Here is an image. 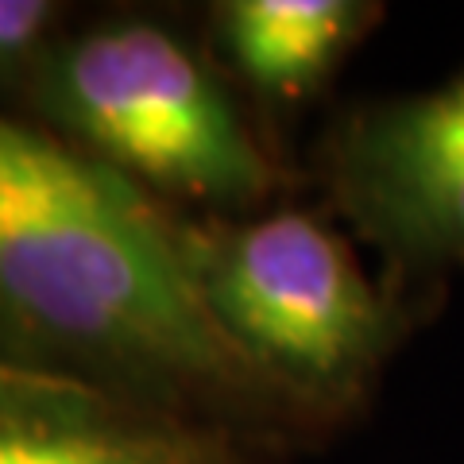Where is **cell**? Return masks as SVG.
I'll return each mask as SVG.
<instances>
[{
  "label": "cell",
  "instance_id": "277c9868",
  "mask_svg": "<svg viewBox=\"0 0 464 464\" xmlns=\"http://www.w3.org/2000/svg\"><path fill=\"white\" fill-rule=\"evenodd\" d=\"M337 213L411 279L464 267V66L356 105L325 143Z\"/></svg>",
  "mask_w": 464,
  "mask_h": 464
},
{
  "label": "cell",
  "instance_id": "6da1fadb",
  "mask_svg": "<svg viewBox=\"0 0 464 464\" xmlns=\"http://www.w3.org/2000/svg\"><path fill=\"white\" fill-rule=\"evenodd\" d=\"M0 364L240 441L295 422L201 306L182 213L12 109H0Z\"/></svg>",
  "mask_w": 464,
  "mask_h": 464
},
{
  "label": "cell",
  "instance_id": "7a4b0ae2",
  "mask_svg": "<svg viewBox=\"0 0 464 464\" xmlns=\"http://www.w3.org/2000/svg\"><path fill=\"white\" fill-rule=\"evenodd\" d=\"M12 112L190 217H252L279 190L221 66L148 12L66 24Z\"/></svg>",
  "mask_w": 464,
  "mask_h": 464
},
{
  "label": "cell",
  "instance_id": "8992f818",
  "mask_svg": "<svg viewBox=\"0 0 464 464\" xmlns=\"http://www.w3.org/2000/svg\"><path fill=\"white\" fill-rule=\"evenodd\" d=\"M383 5L372 0H221L209 8L213 51L244 93L295 112L333 82Z\"/></svg>",
  "mask_w": 464,
  "mask_h": 464
},
{
  "label": "cell",
  "instance_id": "52a82bcc",
  "mask_svg": "<svg viewBox=\"0 0 464 464\" xmlns=\"http://www.w3.org/2000/svg\"><path fill=\"white\" fill-rule=\"evenodd\" d=\"M66 5L54 0H0V105H20V93L43 51L70 24Z\"/></svg>",
  "mask_w": 464,
  "mask_h": 464
},
{
  "label": "cell",
  "instance_id": "3957f363",
  "mask_svg": "<svg viewBox=\"0 0 464 464\" xmlns=\"http://www.w3.org/2000/svg\"><path fill=\"white\" fill-rule=\"evenodd\" d=\"M182 252L217 333L295 422L353 411L395 353V298L325 217L182 213Z\"/></svg>",
  "mask_w": 464,
  "mask_h": 464
},
{
  "label": "cell",
  "instance_id": "5b68a950",
  "mask_svg": "<svg viewBox=\"0 0 464 464\" xmlns=\"http://www.w3.org/2000/svg\"><path fill=\"white\" fill-rule=\"evenodd\" d=\"M0 464H252L240 438L0 364Z\"/></svg>",
  "mask_w": 464,
  "mask_h": 464
}]
</instances>
